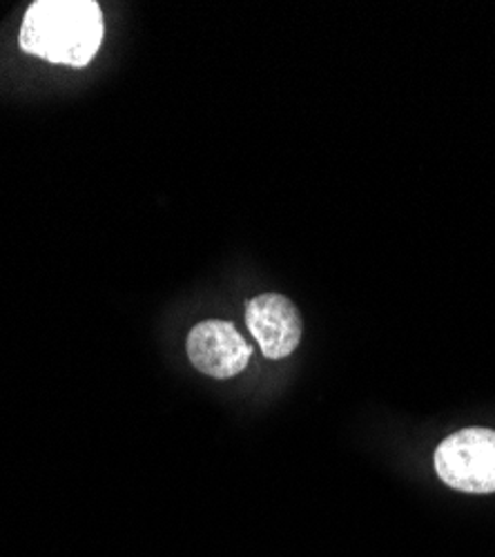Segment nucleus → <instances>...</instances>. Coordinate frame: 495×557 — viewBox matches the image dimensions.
I'll list each match as a JSON object with an SVG mask.
<instances>
[{"mask_svg":"<svg viewBox=\"0 0 495 557\" xmlns=\"http://www.w3.org/2000/svg\"><path fill=\"white\" fill-rule=\"evenodd\" d=\"M440 480L462 493H495V431L467 429L435 450Z\"/></svg>","mask_w":495,"mask_h":557,"instance_id":"nucleus-2","label":"nucleus"},{"mask_svg":"<svg viewBox=\"0 0 495 557\" xmlns=\"http://www.w3.org/2000/svg\"><path fill=\"white\" fill-rule=\"evenodd\" d=\"M106 21L95 0H36L25 12L21 50L54 65L85 67L101 48Z\"/></svg>","mask_w":495,"mask_h":557,"instance_id":"nucleus-1","label":"nucleus"},{"mask_svg":"<svg viewBox=\"0 0 495 557\" xmlns=\"http://www.w3.org/2000/svg\"><path fill=\"white\" fill-rule=\"evenodd\" d=\"M246 323L268 359L288 357L301 342V317L295 304L275 293H265L248 301Z\"/></svg>","mask_w":495,"mask_h":557,"instance_id":"nucleus-4","label":"nucleus"},{"mask_svg":"<svg viewBox=\"0 0 495 557\" xmlns=\"http://www.w3.org/2000/svg\"><path fill=\"white\" fill-rule=\"evenodd\" d=\"M252 348L228 321L210 319L188 335V357L199 373L214 380H231L248 366Z\"/></svg>","mask_w":495,"mask_h":557,"instance_id":"nucleus-3","label":"nucleus"}]
</instances>
